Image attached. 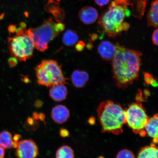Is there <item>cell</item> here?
Wrapping results in <instances>:
<instances>
[{
	"mask_svg": "<svg viewBox=\"0 0 158 158\" xmlns=\"http://www.w3.org/2000/svg\"><path fill=\"white\" fill-rule=\"evenodd\" d=\"M115 45L116 53L112 63V74L116 85L118 88L124 89L139 77L143 54L139 51L126 48L118 43Z\"/></svg>",
	"mask_w": 158,
	"mask_h": 158,
	"instance_id": "cell-1",
	"label": "cell"
},
{
	"mask_svg": "<svg viewBox=\"0 0 158 158\" xmlns=\"http://www.w3.org/2000/svg\"><path fill=\"white\" fill-rule=\"evenodd\" d=\"M130 0H114L102 13L98 23L109 37H115L123 31L122 24L130 15Z\"/></svg>",
	"mask_w": 158,
	"mask_h": 158,
	"instance_id": "cell-2",
	"label": "cell"
},
{
	"mask_svg": "<svg viewBox=\"0 0 158 158\" xmlns=\"http://www.w3.org/2000/svg\"><path fill=\"white\" fill-rule=\"evenodd\" d=\"M97 113L103 132L116 135L123 133V126L126 124V113L120 104L106 101L98 106Z\"/></svg>",
	"mask_w": 158,
	"mask_h": 158,
	"instance_id": "cell-3",
	"label": "cell"
},
{
	"mask_svg": "<svg viewBox=\"0 0 158 158\" xmlns=\"http://www.w3.org/2000/svg\"><path fill=\"white\" fill-rule=\"evenodd\" d=\"M35 70L37 82L40 85L51 87L68 84L69 79L65 77L62 67L56 60H43L35 67Z\"/></svg>",
	"mask_w": 158,
	"mask_h": 158,
	"instance_id": "cell-4",
	"label": "cell"
},
{
	"mask_svg": "<svg viewBox=\"0 0 158 158\" xmlns=\"http://www.w3.org/2000/svg\"><path fill=\"white\" fill-rule=\"evenodd\" d=\"M56 25L52 18H50L45 20L40 26L27 31L37 50L41 52L46 50L48 48L49 43L60 33L57 30Z\"/></svg>",
	"mask_w": 158,
	"mask_h": 158,
	"instance_id": "cell-5",
	"label": "cell"
},
{
	"mask_svg": "<svg viewBox=\"0 0 158 158\" xmlns=\"http://www.w3.org/2000/svg\"><path fill=\"white\" fill-rule=\"evenodd\" d=\"M10 54L20 62H25L32 56L34 43L27 31L8 40Z\"/></svg>",
	"mask_w": 158,
	"mask_h": 158,
	"instance_id": "cell-6",
	"label": "cell"
},
{
	"mask_svg": "<svg viewBox=\"0 0 158 158\" xmlns=\"http://www.w3.org/2000/svg\"><path fill=\"white\" fill-rule=\"evenodd\" d=\"M126 124L134 133L139 134L144 130L149 117L145 109L140 102H134L125 110Z\"/></svg>",
	"mask_w": 158,
	"mask_h": 158,
	"instance_id": "cell-7",
	"label": "cell"
},
{
	"mask_svg": "<svg viewBox=\"0 0 158 158\" xmlns=\"http://www.w3.org/2000/svg\"><path fill=\"white\" fill-rule=\"evenodd\" d=\"M15 152L17 158H36L39 155V148L31 139L19 141Z\"/></svg>",
	"mask_w": 158,
	"mask_h": 158,
	"instance_id": "cell-8",
	"label": "cell"
},
{
	"mask_svg": "<svg viewBox=\"0 0 158 158\" xmlns=\"http://www.w3.org/2000/svg\"><path fill=\"white\" fill-rule=\"evenodd\" d=\"M79 17L83 23L86 25L93 24L98 17V12L94 7L87 6L82 7L79 12Z\"/></svg>",
	"mask_w": 158,
	"mask_h": 158,
	"instance_id": "cell-9",
	"label": "cell"
},
{
	"mask_svg": "<svg viewBox=\"0 0 158 158\" xmlns=\"http://www.w3.org/2000/svg\"><path fill=\"white\" fill-rule=\"evenodd\" d=\"M98 49L101 57L107 61L112 60L116 53L115 45L109 41H102L99 44Z\"/></svg>",
	"mask_w": 158,
	"mask_h": 158,
	"instance_id": "cell-10",
	"label": "cell"
},
{
	"mask_svg": "<svg viewBox=\"0 0 158 158\" xmlns=\"http://www.w3.org/2000/svg\"><path fill=\"white\" fill-rule=\"evenodd\" d=\"M70 113L68 108L63 105H59L52 108L51 116L57 123L62 124L68 121L70 118Z\"/></svg>",
	"mask_w": 158,
	"mask_h": 158,
	"instance_id": "cell-11",
	"label": "cell"
},
{
	"mask_svg": "<svg viewBox=\"0 0 158 158\" xmlns=\"http://www.w3.org/2000/svg\"><path fill=\"white\" fill-rule=\"evenodd\" d=\"M49 91L50 98L55 102H61L66 99L68 90L64 84H60L51 87Z\"/></svg>",
	"mask_w": 158,
	"mask_h": 158,
	"instance_id": "cell-12",
	"label": "cell"
},
{
	"mask_svg": "<svg viewBox=\"0 0 158 158\" xmlns=\"http://www.w3.org/2000/svg\"><path fill=\"white\" fill-rule=\"evenodd\" d=\"M158 114H156L149 118L145 126L146 134L153 139V143H158Z\"/></svg>",
	"mask_w": 158,
	"mask_h": 158,
	"instance_id": "cell-13",
	"label": "cell"
},
{
	"mask_svg": "<svg viewBox=\"0 0 158 158\" xmlns=\"http://www.w3.org/2000/svg\"><path fill=\"white\" fill-rule=\"evenodd\" d=\"M59 3L48 2L44 7L47 13L52 14L54 19L58 23L62 22L65 18L64 11L59 6Z\"/></svg>",
	"mask_w": 158,
	"mask_h": 158,
	"instance_id": "cell-14",
	"label": "cell"
},
{
	"mask_svg": "<svg viewBox=\"0 0 158 158\" xmlns=\"http://www.w3.org/2000/svg\"><path fill=\"white\" fill-rule=\"evenodd\" d=\"M89 80V75L87 73L84 71L75 70L71 75V81L72 83L77 88L83 87Z\"/></svg>",
	"mask_w": 158,
	"mask_h": 158,
	"instance_id": "cell-15",
	"label": "cell"
},
{
	"mask_svg": "<svg viewBox=\"0 0 158 158\" xmlns=\"http://www.w3.org/2000/svg\"><path fill=\"white\" fill-rule=\"evenodd\" d=\"M158 0L152 2L151 7L147 16L148 27L157 28L158 27Z\"/></svg>",
	"mask_w": 158,
	"mask_h": 158,
	"instance_id": "cell-16",
	"label": "cell"
},
{
	"mask_svg": "<svg viewBox=\"0 0 158 158\" xmlns=\"http://www.w3.org/2000/svg\"><path fill=\"white\" fill-rule=\"evenodd\" d=\"M158 148L156 144L146 146L140 150L137 158H158Z\"/></svg>",
	"mask_w": 158,
	"mask_h": 158,
	"instance_id": "cell-17",
	"label": "cell"
},
{
	"mask_svg": "<svg viewBox=\"0 0 158 158\" xmlns=\"http://www.w3.org/2000/svg\"><path fill=\"white\" fill-rule=\"evenodd\" d=\"M13 141L10 132L5 130L0 132V146L4 149H10L13 147Z\"/></svg>",
	"mask_w": 158,
	"mask_h": 158,
	"instance_id": "cell-18",
	"label": "cell"
},
{
	"mask_svg": "<svg viewBox=\"0 0 158 158\" xmlns=\"http://www.w3.org/2000/svg\"><path fill=\"white\" fill-rule=\"evenodd\" d=\"M78 40L77 34L70 29L67 30L63 35L62 39L64 44L69 47L76 44L77 43Z\"/></svg>",
	"mask_w": 158,
	"mask_h": 158,
	"instance_id": "cell-19",
	"label": "cell"
},
{
	"mask_svg": "<svg viewBox=\"0 0 158 158\" xmlns=\"http://www.w3.org/2000/svg\"><path fill=\"white\" fill-rule=\"evenodd\" d=\"M56 158H74V153L72 148L68 145L62 146L57 150Z\"/></svg>",
	"mask_w": 158,
	"mask_h": 158,
	"instance_id": "cell-20",
	"label": "cell"
},
{
	"mask_svg": "<svg viewBox=\"0 0 158 158\" xmlns=\"http://www.w3.org/2000/svg\"><path fill=\"white\" fill-rule=\"evenodd\" d=\"M39 124L37 120L33 117H29L27 118L25 124V128L29 130H36L38 128Z\"/></svg>",
	"mask_w": 158,
	"mask_h": 158,
	"instance_id": "cell-21",
	"label": "cell"
},
{
	"mask_svg": "<svg viewBox=\"0 0 158 158\" xmlns=\"http://www.w3.org/2000/svg\"><path fill=\"white\" fill-rule=\"evenodd\" d=\"M116 158H135V157L133 152L129 150L124 149L118 153Z\"/></svg>",
	"mask_w": 158,
	"mask_h": 158,
	"instance_id": "cell-22",
	"label": "cell"
},
{
	"mask_svg": "<svg viewBox=\"0 0 158 158\" xmlns=\"http://www.w3.org/2000/svg\"><path fill=\"white\" fill-rule=\"evenodd\" d=\"M143 75L144 80L146 84L148 85H151L154 79L153 75L147 72L144 73Z\"/></svg>",
	"mask_w": 158,
	"mask_h": 158,
	"instance_id": "cell-23",
	"label": "cell"
},
{
	"mask_svg": "<svg viewBox=\"0 0 158 158\" xmlns=\"http://www.w3.org/2000/svg\"><path fill=\"white\" fill-rule=\"evenodd\" d=\"M85 46V44L84 41H80L77 43L75 48L77 51L81 52L83 50Z\"/></svg>",
	"mask_w": 158,
	"mask_h": 158,
	"instance_id": "cell-24",
	"label": "cell"
},
{
	"mask_svg": "<svg viewBox=\"0 0 158 158\" xmlns=\"http://www.w3.org/2000/svg\"><path fill=\"white\" fill-rule=\"evenodd\" d=\"M97 5L100 7L104 6L110 2V0H94Z\"/></svg>",
	"mask_w": 158,
	"mask_h": 158,
	"instance_id": "cell-25",
	"label": "cell"
},
{
	"mask_svg": "<svg viewBox=\"0 0 158 158\" xmlns=\"http://www.w3.org/2000/svg\"><path fill=\"white\" fill-rule=\"evenodd\" d=\"M158 30L157 28L153 31L152 35V41L154 44L158 45Z\"/></svg>",
	"mask_w": 158,
	"mask_h": 158,
	"instance_id": "cell-26",
	"label": "cell"
},
{
	"mask_svg": "<svg viewBox=\"0 0 158 158\" xmlns=\"http://www.w3.org/2000/svg\"><path fill=\"white\" fill-rule=\"evenodd\" d=\"M17 59L13 56L9 58L8 60V63L9 66L12 68L15 67L18 64Z\"/></svg>",
	"mask_w": 158,
	"mask_h": 158,
	"instance_id": "cell-27",
	"label": "cell"
},
{
	"mask_svg": "<svg viewBox=\"0 0 158 158\" xmlns=\"http://www.w3.org/2000/svg\"><path fill=\"white\" fill-rule=\"evenodd\" d=\"M59 133H60L61 137L63 138H66L69 137L70 135L68 130L66 128H60Z\"/></svg>",
	"mask_w": 158,
	"mask_h": 158,
	"instance_id": "cell-28",
	"label": "cell"
},
{
	"mask_svg": "<svg viewBox=\"0 0 158 158\" xmlns=\"http://www.w3.org/2000/svg\"><path fill=\"white\" fill-rule=\"evenodd\" d=\"M136 100L137 102H143L144 101L141 90L140 89L138 90V92L136 96Z\"/></svg>",
	"mask_w": 158,
	"mask_h": 158,
	"instance_id": "cell-29",
	"label": "cell"
},
{
	"mask_svg": "<svg viewBox=\"0 0 158 158\" xmlns=\"http://www.w3.org/2000/svg\"><path fill=\"white\" fill-rule=\"evenodd\" d=\"M17 29L16 26L15 25H11L8 27V30L9 32L14 33L16 32Z\"/></svg>",
	"mask_w": 158,
	"mask_h": 158,
	"instance_id": "cell-30",
	"label": "cell"
},
{
	"mask_svg": "<svg viewBox=\"0 0 158 158\" xmlns=\"http://www.w3.org/2000/svg\"><path fill=\"white\" fill-rule=\"evenodd\" d=\"M43 102L40 100H37L35 102V106L37 108H40L42 106Z\"/></svg>",
	"mask_w": 158,
	"mask_h": 158,
	"instance_id": "cell-31",
	"label": "cell"
},
{
	"mask_svg": "<svg viewBox=\"0 0 158 158\" xmlns=\"http://www.w3.org/2000/svg\"><path fill=\"white\" fill-rule=\"evenodd\" d=\"M21 136L19 134H16L14 136L13 138V141L15 142L18 143V141L20 139Z\"/></svg>",
	"mask_w": 158,
	"mask_h": 158,
	"instance_id": "cell-32",
	"label": "cell"
},
{
	"mask_svg": "<svg viewBox=\"0 0 158 158\" xmlns=\"http://www.w3.org/2000/svg\"><path fill=\"white\" fill-rule=\"evenodd\" d=\"M45 116V114L42 113L39 114V120H40L41 121L44 122Z\"/></svg>",
	"mask_w": 158,
	"mask_h": 158,
	"instance_id": "cell-33",
	"label": "cell"
},
{
	"mask_svg": "<svg viewBox=\"0 0 158 158\" xmlns=\"http://www.w3.org/2000/svg\"><path fill=\"white\" fill-rule=\"evenodd\" d=\"M5 156V151L3 148L0 146V158H4Z\"/></svg>",
	"mask_w": 158,
	"mask_h": 158,
	"instance_id": "cell-34",
	"label": "cell"
},
{
	"mask_svg": "<svg viewBox=\"0 0 158 158\" xmlns=\"http://www.w3.org/2000/svg\"><path fill=\"white\" fill-rule=\"evenodd\" d=\"M151 85L153 87H157L158 86V80L157 78H154L153 81Z\"/></svg>",
	"mask_w": 158,
	"mask_h": 158,
	"instance_id": "cell-35",
	"label": "cell"
},
{
	"mask_svg": "<svg viewBox=\"0 0 158 158\" xmlns=\"http://www.w3.org/2000/svg\"><path fill=\"white\" fill-rule=\"evenodd\" d=\"M98 38V35L96 34H95V33H94L91 35L90 38H91V41H95Z\"/></svg>",
	"mask_w": 158,
	"mask_h": 158,
	"instance_id": "cell-36",
	"label": "cell"
},
{
	"mask_svg": "<svg viewBox=\"0 0 158 158\" xmlns=\"http://www.w3.org/2000/svg\"><path fill=\"white\" fill-rule=\"evenodd\" d=\"M20 25V27H21V28H23L24 29H26L27 28V24L26 23H25L24 22H22L20 23L19 24Z\"/></svg>",
	"mask_w": 158,
	"mask_h": 158,
	"instance_id": "cell-37",
	"label": "cell"
},
{
	"mask_svg": "<svg viewBox=\"0 0 158 158\" xmlns=\"http://www.w3.org/2000/svg\"><path fill=\"white\" fill-rule=\"evenodd\" d=\"M93 45L92 43L91 42L88 43L86 45L87 48L89 49V50H90V49H92L93 48Z\"/></svg>",
	"mask_w": 158,
	"mask_h": 158,
	"instance_id": "cell-38",
	"label": "cell"
},
{
	"mask_svg": "<svg viewBox=\"0 0 158 158\" xmlns=\"http://www.w3.org/2000/svg\"><path fill=\"white\" fill-rule=\"evenodd\" d=\"M33 117L34 118L35 120H39V114L37 112H33Z\"/></svg>",
	"mask_w": 158,
	"mask_h": 158,
	"instance_id": "cell-39",
	"label": "cell"
},
{
	"mask_svg": "<svg viewBox=\"0 0 158 158\" xmlns=\"http://www.w3.org/2000/svg\"><path fill=\"white\" fill-rule=\"evenodd\" d=\"M144 94L145 95L146 98L149 96L150 94V92L149 91L148 89H145L144 90Z\"/></svg>",
	"mask_w": 158,
	"mask_h": 158,
	"instance_id": "cell-40",
	"label": "cell"
},
{
	"mask_svg": "<svg viewBox=\"0 0 158 158\" xmlns=\"http://www.w3.org/2000/svg\"><path fill=\"white\" fill-rule=\"evenodd\" d=\"M23 81L25 83H28L29 82V78L27 77H23Z\"/></svg>",
	"mask_w": 158,
	"mask_h": 158,
	"instance_id": "cell-41",
	"label": "cell"
},
{
	"mask_svg": "<svg viewBox=\"0 0 158 158\" xmlns=\"http://www.w3.org/2000/svg\"><path fill=\"white\" fill-rule=\"evenodd\" d=\"M48 1L49 2H55L58 3H59V2L60 1V0H48Z\"/></svg>",
	"mask_w": 158,
	"mask_h": 158,
	"instance_id": "cell-42",
	"label": "cell"
},
{
	"mask_svg": "<svg viewBox=\"0 0 158 158\" xmlns=\"http://www.w3.org/2000/svg\"><path fill=\"white\" fill-rule=\"evenodd\" d=\"M4 14H2L1 15H0V19H2L4 17Z\"/></svg>",
	"mask_w": 158,
	"mask_h": 158,
	"instance_id": "cell-43",
	"label": "cell"
}]
</instances>
